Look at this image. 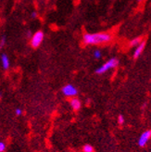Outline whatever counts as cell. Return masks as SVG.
<instances>
[{
	"instance_id": "7c38bea8",
	"label": "cell",
	"mask_w": 151,
	"mask_h": 152,
	"mask_svg": "<svg viewBox=\"0 0 151 152\" xmlns=\"http://www.w3.org/2000/svg\"><path fill=\"white\" fill-rule=\"evenodd\" d=\"M124 123H125V119H124V117H123V115H119V117H118V124H119L120 125H123Z\"/></svg>"
},
{
	"instance_id": "7a4b0ae2",
	"label": "cell",
	"mask_w": 151,
	"mask_h": 152,
	"mask_svg": "<svg viewBox=\"0 0 151 152\" xmlns=\"http://www.w3.org/2000/svg\"><path fill=\"white\" fill-rule=\"evenodd\" d=\"M118 65H119V60L116 58H112L109 59L106 63H104L102 66L97 68L96 70V72L97 74H103L111 69H114V68H116Z\"/></svg>"
},
{
	"instance_id": "4fadbf2b",
	"label": "cell",
	"mask_w": 151,
	"mask_h": 152,
	"mask_svg": "<svg viewBox=\"0 0 151 152\" xmlns=\"http://www.w3.org/2000/svg\"><path fill=\"white\" fill-rule=\"evenodd\" d=\"M6 36L4 35V36H2L1 37V40H0V49L1 48H3V47L5 45V44H6Z\"/></svg>"
},
{
	"instance_id": "2e32d148",
	"label": "cell",
	"mask_w": 151,
	"mask_h": 152,
	"mask_svg": "<svg viewBox=\"0 0 151 152\" xmlns=\"http://www.w3.org/2000/svg\"><path fill=\"white\" fill-rule=\"evenodd\" d=\"M31 17H32L33 19H35V18L37 17V13H36L35 11H34V12L32 13V15H31Z\"/></svg>"
},
{
	"instance_id": "30bf717a",
	"label": "cell",
	"mask_w": 151,
	"mask_h": 152,
	"mask_svg": "<svg viewBox=\"0 0 151 152\" xmlns=\"http://www.w3.org/2000/svg\"><path fill=\"white\" fill-rule=\"evenodd\" d=\"M82 151L84 152H94V148H93V146L89 145V144H86V145L82 147Z\"/></svg>"
},
{
	"instance_id": "ac0fdd59",
	"label": "cell",
	"mask_w": 151,
	"mask_h": 152,
	"mask_svg": "<svg viewBox=\"0 0 151 152\" xmlns=\"http://www.w3.org/2000/svg\"><path fill=\"white\" fill-rule=\"evenodd\" d=\"M0 97H2V95L1 94H0Z\"/></svg>"
},
{
	"instance_id": "3957f363",
	"label": "cell",
	"mask_w": 151,
	"mask_h": 152,
	"mask_svg": "<svg viewBox=\"0 0 151 152\" xmlns=\"http://www.w3.org/2000/svg\"><path fill=\"white\" fill-rule=\"evenodd\" d=\"M44 32L43 31H38L36 32L33 36H32V39H31V45L34 48H37L40 47V45L42 44L43 40H44Z\"/></svg>"
},
{
	"instance_id": "d6986e66",
	"label": "cell",
	"mask_w": 151,
	"mask_h": 152,
	"mask_svg": "<svg viewBox=\"0 0 151 152\" xmlns=\"http://www.w3.org/2000/svg\"><path fill=\"white\" fill-rule=\"evenodd\" d=\"M137 1H139V2H140V1H142V0H137Z\"/></svg>"
},
{
	"instance_id": "8992f818",
	"label": "cell",
	"mask_w": 151,
	"mask_h": 152,
	"mask_svg": "<svg viewBox=\"0 0 151 152\" xmlns=\"http://www.w3.org/2000/svg\"><path fill=\"white\" fill-rule=\"evenodd\" d=\"M146 48V41H142L134 50V53H133V58H137L141 56V54L143 53Z\"/></svg>"
},
{
	"instance_id": "5bb4252c",
	"label": "cell",
	"mask_w": 151,
	"mask_h": 152,
	"mask_svg": "<svg viewBox=\"0 0 151 152\" xmlns=\"http://www.w3.org/2000/svg\"><path fill=\"white\" fill-rule=\"evenodd\" d=\"M7 148V145L5 142H0V152H4Z\"/></svg>"
},
{
	"instance_id": "9c48e42d",
	"label": "cell",
	"mask_w": 151,
	"mask_h": 152,
	"mask_svg": "<svg viewBox=\"0 0 151 152\" xmlns=\"http://www.w3.org/2000/svg\"><path fill=\"white\" fill-rule=\"evenodd\" d=\"M142 41H143V40H142L141 36H140V37H136V38H134L133 40L131 41L130 45H131V47H137V45H138Z\"/></svg>"
},
{
	"instance_id": "52a82bcc",
	"label": "cell",
	"mask_w": 151,
	"mask_h": 152,
	"mask_svg": "<svg viewBox=\"0 0 151 152\" xmlns=\"http://www.w3.org/2000/svg\"><path fill=\"white\" fill-rule=\"evenodd\" d=\"M70 105H71V107L72 108V110H75V111L79 110L81 109V107H82L81 100L79 99V98H77L76 96L71 97V99L70 100Z\"/></svg>"
},
{
	"instance_id": "e0dca14e",
	"label": "cell",
	"mask_w": 151,
	"mask_h": 152,
	"mask_svg": "<svg viewBox=\"0 0 151 152\" xmlns=\"http://www.w3.org/2000/svg\"><path fill=\"white\" fill-rule=\"evenodd\" d=\"M26 35H27V37H28V38L31 37V36H32V33H31V31H28V32H27V34H26Z\"/></svg>"
},
{
	"instance_id": "5b68a950",
	"label": "cell",
	"mask_w": 151,
	"mask_h": 152,
	"mask_svg": "<svg viewBox=\"0 0 151 152\" xmlns=\"http://www.w3.org/2000/svg\"><path fill=\"white\" fill-rule=\"evenodd\" d=\"M150 136H151V131L150 130H147L143 133L140 137L138 139V145L139 147L143 148V147H146L147 144L148 143L149 139H150Z\"/></svg>"
},
{
	"instance_id": "9a60e30c",
	"label": "cell",
	"mask_w": 151,
	"mask_h": 152,
	"mask_svg": "<svg viewBox=\"0 0 151 152\" xmlns=\"http://www.w3.org/2000/svg\"><path fill=\"white\" fill-rule=\"evenodd\" d=\"M15 114H16L17 116H20L22 114V110L21 109H16V110H15Z\"/></svg>"
},
{
	"instance_id": "ba28073f",
	"label": "cell",
	"mask_w": 151,
	"mask_h": 152,
	"mask_svg": "<svg viewBox=\"0 0 151 152\" xmlns=\"http://www.w3.org/2000/svg\"><path fill=\"white\" fill-rule=\"evenodd\" d=\"M1 63H2V67H3L4 70H7L10 66L9 58L7 54H5V53H3V54L1 55Z\"/></svg>"
},
{
	"instance_id": "6da1fadb",
	"label": "cell",
	"mask_w": 151,
	"mask_h": 152,
	"mask_svg": "<svg viewBox=\"0 0 151 152\" xmlns=\"http://www.w3.org/2000/svg\"><path fill=\"white\" fill-rule=\"evenodd\" d=\"M112 39V35L109 33L85 34L82 37V41L85 45H101L107 44Z\"/></svg>"
},
{
	"instance_id": "277c9868",
	"label": "cell",
	"mask_w": 151,
	"mask_h": 152,
	"mask_svg": "<svg viewBox=\"0 0 151 152\" xmlns=\"http://www.w3.org/2000/svg\"><path fill=\"white\" fill-rule=\"evenodd\" d=\"M61 91H62V94L65 96H67V97H75V96H77V94H78L77 88L75 87L74 86L71 85V83L63 86Z\"/></svg>"
},
{
	"instance_id": "8fae6325",
	"label": "cell",
	"mask_w": 151,
	"mask_h": 152,
	"mask_svg": "<svg viewBox=\"0 0 151 152\" xmlns=\"http://www.w3.org/2000/svg\"><path fill=\"white\" fill-rule=\"evenodd\" d=\"M101 57H102V54H101L100 50H95L94 51V58L96 59H99V58H101Z\"/></svg>"
}]
</instances>
